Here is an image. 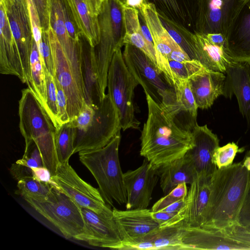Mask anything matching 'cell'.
Listing matches in <instances>:
<instances>
[{
  "label": "cell",
  "instance_id": "obj_11",
  "mask_svg": "<svg viewBox=\"0 0 250 250\" xmlns=\"http://www.w3.org/2000/svg\"><path fill=\"white\" fill-rule=\"evenodd\" d=\"M244 0H198L195 32L207 34L221 33L227 37Z\"/></svg>",
  "mask_w": 250,
  "mask_h": 250
},
{
  "label": "cell",
  "instance_id": "obj_9",
  "mask_svg": "<svg viewBox=\"0 0 250 250\" xmlns=\"http://www.w3.org/2000/svg\"><path fill=\"white\" fill-rule=\"evenodd\" d=\"M28 204L55 226L66 238H74L84 230L81 208L69 197L53 187L45 198H23Z\"/></svg>",
  "mask_w": 250,
  "mask_h": 250
},
{
  "label": "cell",
  "instance_id": "obj_59",
  "mask_svg": "<svg viewBox=\"0 0 250 250\" xmlns=\"http://www.w3.org/2000/svg\"><path fill=\"white\" fill-rule=\"evenodd\" d=\"M248 62H249L250 66V61H248Z\"/></svg>",
  "mask_w": 250,
  "mask_h": 250
},
{
  "label": "cell",
  "instance_id": "obj_4",
  "mask_svg": "<svg viewBox=\"0 0 250 250\" xmlns=\"http://www.w3.org/2000/svg\"><path fill=\"white\" fill-rule=\"evenodd\" d=\"M120 132L106 146L94 150L79 152L81 162L91 172L106 203L113 206L114 202L125 205L127 194L119 156Z\"/></svg>",
  "mask_w": 250,
  "mask_h": 250
},
{
  "label": "cell",
  "instance_id": "obj_40",
  "mask_svg": "<svg viewBox=\"0 0 250 250\" xmlns=\"http://www.w3.org/2000/svg\"><path fill=\"white\" fill-rule=\"evenodd\" d=\"M25 147L22 157L17 163L29 168L43 167L42 158L39 148L33 139L25 140Z\"/></svg>",
  "mask_w": 250,
  "mask_h": 250
},
{
  "label": "cell",
  "instance_id": "obj_43",
  "mask_svg": "<svg viewBox=\"0 0 250 250\" xmlns=\"http://www.w3.org/2000/svg\"><path fill=\"white\" fill-rule=\"evenodd\" d=\"M188 192L187 184H179L164 197L157 201L150 210L152 212L157 211L175 202L184 199L186 198Z\"/></svg>",
  "mask_w": 250,
  "mask_h": 250
},
{
  "label": "cell",
  "instance_id": "obj_44",
  "mask_svg": "<svg viewBox=\"0 0 250 250\" xmlns=\"http://www.w3.org/2000/svg\"><path fill=\"white\" fill-rule=\"evenodd\" d=\"M64 22L68 33L72 39L76 43L80 42V37L82 34L79 31L71 9L66 0H62Z\"/></svg>",
  "mask_w": 250,
  "mask_h": 250
},
{
  "label": "cell",
  "instance_id": "obj_5",
  "mask_svg": "<svg viewBox=\"0 0 250 250\" xmlns=\"http://www.w3.org/2000/svg\"><path fill=\"white\" fill-rule=\"evenodd\" d=\"M19 115V127L24 140L35 142L44 167L53 176L59 164L55 143L57 128L39 99L29 88L21 91Z\"/></svg>",
  "mask_w": 250,
  "mask_h": 250
},
{
  "label": "cell",
  "instance_id": "obj_17",
  "mask_svg": "<svg viewBox=\"0 0 250 250\" xmlns=\"http://www.w3.org/2000/svg\"><path fill=\"white\" fill-rule=\"evenodd\" d=\"M113 214L123 243L139 241L159 228L147 208L121 210L113 208Z\"/></svg>",
  "mask_w": 250,
  "mask_h": 250
},
{
  "label": "cell",
  "instance_id": "obj_54",
  "mask_svg": "<svg viewBox=\"0 0 250 250\" xmlns=\"http://www.w3.org/2000/svg\"><path fill=\"white\" fill-rule=\"evenodd\" d=\"M208 39L213 44L220 47H226V37L221 33H209L206 34Z\"/></svg>",
  "mask_w": 250,
  "mask_h": 250
},
{
  "label": "cell",
  "instance_id": "obj_39",
  "mask_svg": "<svg viewBox=\"0 0 250 250\" xmlns=\"http://www.w3.org/2000/svg\"><path fill=\"white\" fill-rule=\"evenodd\" d=\"M171 70L178 79L188 80L203 67L201 63L196 60L180 62L174 60H168Z\"/></svg>",
  "mask_w": 250,
  "mask_h": 250
},
{
  "label": "cell",
  "instance_id": "obj_10",
  "mask_svg": "<svg viewBox=\"0 0 250 250\" xmlns=\"http://www.w3.org/2000/svg\"><path fill=\"white\" fill-rule=\"evenodd\" d=\"M55 187L69 197L81 208L89 209L98 213H113L99 189L83 180L69 164L59 163L52 176Z\"/></svg>",
  "mask_w": 250,
  "mask_h": 250
},
{
  "label": "cell",
  "instance_id": "obj_32",
  "mask_svg": "<svg viewBox=\"0 0 250 250\" xmlns=\"http://www.w3.org/2000/svg\"><path fill=\"white\" fill-rule=\"evenodd\" d=\"M124 17L125 26L124 44H131L139 48L157 66L155 51L150 48L143 35L138 10L129 6H124Z\"/></svg>",
  "mask_w": 250,
  "mask_h": 250
},
{
  "label": "cell",
  "instance_id": "obj_19",
  "mask_svg": "<svg viewBox=\"0 0 250 250\" xmlns=\"http://www.w3.org/2000/svg\"><path fill=\"white\" fill-rule=\"evenodd\" d=\"M184 250H250V247L233 239L223 230L181 226Z\"/></svg>",
  "mask_w": 250,
  "mask_h": 250
},
{
  "label": "cell",
  "instance_id": "obj_57",
  "mask_svg": "<svg viewBox=\"0 0 250 250\" xmlns=\"http://www.w3.org/2000/svg\"><path fill=\"white\" fill-rule=\"evenodd\" d=\"M243 165L248 170L250 171V154L246 157Z\"/></svg>",
  "mask_w": 250,
  "mask_h": 250
},
{
  "label": "cell",
  "instance_id": "obj_34",
  "mask_svg": "<svg viewBox=\"0 0 250 250\" xmlns=\"http://www.w3.org/2000/svg\"><path fill=\"white\" fill-rule=\"evenodd\" d=\"M182 222L160 227L146 238L151 240L155 250H184L181 239Z\"/></svg>",
  "mask_w": 250,
  "mask_h": 250
},
{
  "label": "cell",
  "instance_id": "obj_51",
  "mask_svg": "<svg viewBox=\"0 0 250 250\" xmlns=\"http://www.w3.org/2000/svg\"><path fill=\"white\" fill-rule=\"evenodd\" d=\"M238 223L242 226H250V187L240 210Z\"/></svg>",
  "mask_w": 250,
  "mask_h": 250
},
{
  "label": "cell",
  "instance_id": "obj_52",
  "mask_svg": "<svg viewBox=\"0 0 250 250\" xmlns=\"http://www.w3.org/2000/svg\"><path fill=\"white\" fill-rule=\"evenodd\" d=\"M32 170L34 178L41 182L49 184L55 187V185L52 180L51 172L47 168L43 166L33 168Z\"/></svg>",
  "mask_w": 250,
  "mask_h": 250
},
{
  "label": "cell",
  "instance_id": "obj_12",
  "mask_svg": "<svg viewBox=\"0 0 250 250\" xmlns=\"http://www.w3.org/2000/svg\"><path fill=\"white\" fill-rule=\"evenodd\" d=\"M3 3L22 64L25 83L31 88L30 58L33 35L27 0H0Z\"/></svg>",
  "mask_w": 250,
  "mask_h": 250
},
{
  "label": "cell",
  "instance_id": "obj_25",
  "mask_svg": "<svg viewBox=\"0 0 250 250\" xmlns=\"http://www.w3.org/2000/svg\"><path fill=\"white\" fill-rule=\"evenodd\" d=\"M0 72L18 77L25 83L18 48L3 3L0 0Z\"/></svg>",
  "mask_w": 250,
  "mask_h": 250
},
{
  "label": "cell",
  "instance_id": "obj_27",
  "mask_svg": "<svg viewBox=\"0 0 250 250\" xmlns=\"http://www.w3.org/2000/svg\"><path fill=\"white\" fill-rule=\"evenodd\" d=\"M158 13L184 26L194 33L198 10V0H147Z\"/></svg>",
  "mask_w": 250,
  "mask_h": 250
},
{
  "label": "cell",
  "instance_id": "obj_50",
  "mask_svg": "<svg viewBox=\"0 0 250 250\" xmlns=\"http://www.w3.org/2000/svg\"><path fill=\"white\" fill-rule=\"evenodd\" d=\"M10 171L13 178L17 181L27 177H33L32 168L16 162L12 165Z\"/></svg>",
  "mask_w": 250,
  "mask_h": 250
},
{
  "label": "cell",
  "instance_id": "obj_47",
  "mask_svg": "<svg viewBox=\"0 0 250 250\" xmlns=\"http://www.w3.org/2000/svg\"><path fill=\"white\" fill-rule=\"evenodd\" d=\"M38 12L42 30L50 27V13L51 0H32Z\"/></svg>",
  "mask_w": 250,
  "mask_h": 250
},
{
  "label": "cell",
  "instance_id": "obj_48",
  "mask_svg": "<svg viewBox=\"0 0 250 250\" xmlns=\"http://www.w3.org/2000/svg\"><path fill=\"white\" fill-rule=\"evenodd\" d=\"M33 35L37 45L42 39V28L38 12L32 0H27Z\"/></svg>",
  "mask_w": 250,
  "mask_h": 250
},
{
  "label": "cell",
  "instance_id": "obj_41",
  "mask_svg": "<svg viewBox=\"0 0 250 250\" xmlns=\"http://www.w3.org/2000/svg\"><path fill=\"white\" fill-rule=\"evenodd\" d=\"M241 149L234 143H229L223 146H219L215 150L213 157L217 168L230 166L238 152Z\"/></svg>",
  "mask_w": 250,
  "mask_h": 250
},
{
  "label": "cell",
  "instance_id": "obj_15",
  "mask_svg": "<svg viewBox=\"0 0 250 250\" xmlns=\"http://www.w3.org/2000/svg\"><path fill=\"white\" fill-rule=\"evenodd\" d=\"M159 178L157 167L145 158L141 166L124 173L126 209L147 208Z\"/></svg>",
  "mask_w": 250,
  "mask_h": 250
},
{
  "label": "cell",
  "instance_id": "obj_22",
  "mask_svg": "<svg viewBox=\"0 0 250 250\" xmlns=\"http://www.w3.org/2000/svg\"><path fill=\"white\" fill-rule=\"evenodd\" d=\"M225 73L203 67L188 80L198 108H209L215 100L225 94Z\"/></svg>",
  "mask_w": 250,
  "mask_h": 250
},
{
  "label": "cell",
  "instance_id": "obj_13",
  "mask_svg": "<svg viewBox=\"0 0 250 250\" xmlns=\"http://www.w3.org/2000/svg\"><path fill=\"white\" fill-rule=\"evenodd\" d=\"M54 59L55 76L62 86L67 98V110L70 121L76 119L85 102L70 63L58 38L50 26L47 30Z\"/></svg>",
  "mask_w": 250,
  "mask_h": 250
},
{
  "label": "cell",
  "instance_id": "obj_30",
  "mask_svg": "<svg viewBox=\"0 0 250 250\" xmlns=\"http://www.w3.org/2000/svg\"><path fill=\"white\" fill-rule=\"evenodd\" d=\"M179 113L175 123L181 128L191 132L198 125V108L188 80L178 79L173 85Z\"/></svg>",
  "mask_w": 250,
  "mask_h": 250
},
{
  "label": "cell",
  "instance_id": "obj_35",
  "mask_svg": "<svg viewBox=\"0 0 250 250\" xmlns=\"http://www.w3.org/2000/svg\"><path fill=\"white\" fill-rule=\"evenodd\" d=\"M158 16L163 26L173 40L191 59L197 60L194 33L163 15L158 14Z\"/></svg>",
  "mask_w": 250,
  "mask_h": 250
},
{
  "label": "cell",
  "instance_id": "obj_24",
  "mask_svg": "<svg viewBox=\"0 0 250 250\" xmlns=\"http://www.w3.org/2000/svg\"><path fill=\"white\" fill-rule=\"evenodd\" d=\"M226 51L234 61H250V0L244 4L228 32Z\"/></svg>",
  "mask_w": 250,
  "mask_h": 250
},
{
  "label": "cell",
  "instance_id": "obj_55",
  "mask_svg": "<svg viewBox=\"0 0 250 250\" xmlns=\"http://www.w3.org/2000/svg\"><path fill=\"white\" fill-rule=\"evenodd\" d=\"M186 203L185 198L175 202L160 210L170 212H178L185 207Z\"/></svg>",
  "mask_w": 250,
  "mask_h": 250
},
{
  "label": "cell",
  "instance_id": "obj_53",
  "mask_svg": "<svg viewBox=\"0 0 250 250\" xmlns=\"http://www.w3.org/2000/svg\"><path fill=\"white\" fill-rule=\"evenodd\" d=\"M178 212H170L162 210L151 211L153 219L159 224L160 227L166 226L169 223Z\"/></svg>",
  "mask_w": 250,
  "mask_h": 250
},
{
  "label": "cell",
  "instance_id": "obj_21",
  "mask_svg": "<svg viewBox=\"0 0 250 250\" xmlns=\"http://www.w3.org/2000/svg\"><path fill=\"white\" fill-rule=\"evenodd\" d=\"M224 96H236L239 111L250 124V66L248 62L232 61L227 67Z\"/></svg>",
  "mask_w": 250,
  "mask_h": 250
},
{
  "label": "cell",
  "instance_id": "obj_18",
  "mask_svg": "<svg viewBox=\"0 0 250 250\" xmlns=\"http://www.w3.org/2000/svg\"><path fill=\"white\" fill-rule=\"evenodd\" d=\"M193 146L186 153L194 167L197 175L211 177L217 167L213 160L214 153L219 146L217 136L207 125H197L192 130Z\"/></svg>",
  "mask_w": 250,
  "mask_h": 250
},
{
  "label": "cell",
  "instance_id": "obj_58",
  "mask_svg": "<svg viewBox=\"0 0 250 250\" xmlns=\"http://www.w3.org/2000/svg\"><path fill=\"white\" fill-rule=\"evenodd\" d=\"M123 5V6H126L127 0H118Z\"/></svg>",
  "mask_w": 250,
  "mask_h": 250
},
{
  "label": "cell",
  "instance_id": "obj_7",
  "mask_svg": "<svg viewBox=\"0 0 250 250\" xmlns=\"http://www.w3.org/2000/svg\"><path fill=\"white\" fill-rule=\"evenodd\" d=\"M100 41L94 47L98 82L105 95L107 74L115 52L124 45V6L118 0H104L98 16Z\"/></svg>",
  "mask_w": 250,
  "mask_h": 250
},
{
  "label": "cell",
  "instance_id": "obj_45",
  "mask_svg": "<svg viewBox=\"0 0 250 250\" xmlns=\"http://www.w3.org/2000/svg\"><path fill=\"white\" fill-rule=\"evenodd\" d=\"M222 230L233 239L250 247V226L237 223Z\"/></svg>",
  "mask_w": 250,
  "mask_h": 250
},
{
  "label": "cell",
  "instance_id": "obj_56",
  "mask_svg": "<svg viewBox=\"0 0 250 250\" xmlns=\"http://www.w3.org/2000/svg\"><path fill=\"white\" fill-rule=\"evenodd\" d=\"M94 15L98 17L104 0H87Z\"/></svg>",
  "mask_w": 250,
  "mask_h": 250
},
{
  "label": "cell",
  "instance_id": "obj_36",
  "mask_svg": "<svg viewBox=\"0 0 250 250\" xmlns=\"http://www.w3.org/2000/svg\"><path fill=\"white\" fill-rule=\"evenodd\" d=\"M76 134V127L74 120L63 124L57 129L55 143L59 163L69 161L71 156L74 154Z\"/></svg>",
  "mask_w": 250,
  "mask_h": 250
},
{
  "label": "cell",
  "instance_id": "obj_16",
  "mask_svg": "<svg viewBox=\"0 0 250 250\" xmlns=\"http://www.w3.org/2000/svg\"><path fill=\"white\" fill-rule=\"evenodd\" d=\"M151 35L154 46L157 67L165 76L168 83L173 85L176 77L168 62L171 52L181 49L163 26L155 6L150 3L144 4L141 9Z\"/></svg>",
  "mask_w": 250,
  "mask_h": 250
},
{
  "label": "cell",
  "instance_id": "obj_28",
  "mask_svg": "<svg viewBox=\"0 0 250 250\" xmlns=\"http://www.w3.org/2000/svg\"><path fill=\"white\" fill-rule=\"evenodd\" d=\"M157 170L160 187L165 195L179 184L190 185L197 177L194 167L185 155L158 167Z\"/></svg>",
  "mask_w": 250,
  "mask_h": 250
},
{
  "label": "cell",
  "instance_id": "obj_14",
  "mask_svg": "<svg viewBox=\"0 0 250 250\" xmlns=\"http://www.w3.org/2000/svg\"><path fill=\"white\" fill-rule=\"evenodd\" d=\"M81 211L84 230L73 239L93 246L117 250L122 239L113 213H98L85 208H81Z\"/></svg>",
  "mask_w": 250,
  "mask_h": 250
},
{
  "label": "cell",
  "instance_id": "obj_38",
  "mask_svg": "<svg viewBox=\"0 0 250 250\" xmlns=\"http://www.w3.org/2000/svg\"><path fill=\"white\" fill-rule=\"evenodd\" d=\"M46 83V102L44 107L56 128L61 126L57 100V90L54 77L48 71H45Z\"/></svg>",
  "mask_w": 250,
  "mask_h": 250
},
{
  "label": "cell",
  "instance_id": "obj_6",
  "mask_svg": "<svg viewBox=\"0 0 250 250\" xmlns=\"http://www.w3.org/2000/svg\"><path fill=\"white\" fill-rule=\"evenodd\" d=\"M125 62L131 73L146 93L175 121L179 113L174 86L158 69L154 63L140 49L129 44L124 45Z\"/></svg>",
  "mask_w": 250,
  "mask_h": 250
},
{
  "label": "cell",
  "instance_id": "obj_49",
  "mask_svg": "<svg viewBox=\"0 0 250 250\" xmlns=\"http://www.w3.org/2000/svg\"><path fill=\"white\" fill-rule=\"evenodd\" d=\"M117 250H155L152 241L149 238L130 243H123L119 246Z\"/></svg>",
  "mask_w": 250,
  "mask_h": 250
},
{
  "label": "cell",
  "instance_id": "obj_46",
  "mask_svg": "<svg viewBox=\"0 0 250 250\" xmlns=\"http://www.w3.org/2000/svg\"><path fill=\"white\" fill-rule=\"evenodd\" d=\"M57 90V100L59 113V119L61 125L70 121L67 110V98L65 94L58 81L54 77Z\"/></svg>",
  "mask_w": 250,
  "mask_h": 250
},
{
  "label": "cell",
  "instance_id": "obj_1",
  "mask_svg": "<svg viewBox=\"0 0 250 250\" xmlns=\"http://www.w3.org/2000/svg\"><path fill=\"white\" fill-rule=\"evenodd\" d=\"M145 94L148 115L141 132L140 153L158 167L183 157L194 144L191 132L179 127L169 113Z\"/></svg>",
  "mask_w": 250,
  "mask_h": 250
},
{
  "label": "cell",
  "instance_id": "obj_8",
  "mask_svg": "<svg viewBox=\"0 0 250 250\" xmlns=\"http://www.w3.org/2000/svg\"><path fill=\"white\" fill-rule=\"evenodd\" d=\"M139 83L125 62L121 48L114 53L107 74L108 93L119 113L121 128L139 129L140 122L135 115L134 91Z\"/></svg>",
  "mask_w": 250,
  "mask_h": 250
},
{
  "label": "cell",
  "instance_id": "obj_2",
  "mask_svg": "<svg viewBox=\"0 0 250 250\" xmlns=\"http://www.w3.org/2000/svg\"><path fill=\"white\" fill-rule=\"evenodd\" d=\"M250 187V171L241 163L217 168L210 178V193L200 227L222 230L238 223Z\"/></svg>",
  "mask_w": 250,
  "mask_h": 250
},
{
  "label": "cell",
  "instance_id": "obj_33",
  "mask_svg": "<svg viewBox=\"0 0 250 250\" xmlns=\"http://www.w3.org/2000/svg\"><path fill=\"white\" fill-rule=\"evenodd\" d=\"M31 80L30 89L44 107L46 102V83L44 66L41 60L37 43L33 39L30 58Z\"/></svg>",
  "mask_w": 250,
  "mask_h": 250
},
{
  "label": "cell",
  "instance_id": "obj_29",
  "mask_svg": "<svg viewBox=\"0 0 250 250\" xmlns=\"http://www.w3.org/2000/svg\"><path fill=\"white\" fill-rule=\"evenodd\" d=\"M194 40L197 60L207 69L225 73L233 61L226 49L212 43L206 34L194 32Z\"/></svg>",
  "mask_w": 250,
  "mask_h": 250
},
{
  "label": "cell",
  "instance_id": "obj_20",
  "mask_svg": "<svg viewBox=\"0 0 250 250\" xmlns=\"http://www.w3.org/2000/svg\"><path fill=\"white\" fill-rule=\"evenodd\" d=\"M50 26L54 31L72 68L84 97V88L80 64V42H75L69 36L65 27L62 0H51Z\"/></svg>",
  "mask_w": 250,
  "mask_h": 250
},
{
  "label": "cell",
  "instance_id": "obj_42",
  "mask_svg": "<svg viewBox=\"0 0 250 250\" xmlns=\"http://www.w3.org/2000/svg\"><path fill=\"white\" fill-rule=\"evenodd\" d=\"M37 46L45 71H48L54 77L55 64L47 31L42 30V39Z\"/></svg>",
  "mask_w": 250,
  "mask_h": 250
},
{
  "label": "cell",
  "instance_id": "obj_31",
  "mask_svg": "<svg viewBox=\"0 0 250 250\" xmlns=\"http://www.w3.org/2000/svg\"><path fill=\"white\" fill-rule=\"evenodd\" d=\"M66 0L79 31L94 48L100 41L98 17L93 13L87 0Z\"/></svg>",
  "mask_w": 250,
  "mask_h": 250
},
{
  "label": "cell",
  "instance_id": "obj_3",
  "mask_svg": "<svg viewBox=\"0 0 250 250\" xmlns=\"http://www.w3.org/2000/svg\"><path fill=\"white\" fill-rule=\"evenodd\" d=\"M74 153L106 146L122 129L118 109L107 93L96 105L84 102L75 120Z\"/></svg>",
  "mask_w": 250,
  "mask_h": 250
},
{
  "label": "cell",
  "instance_id": "obj_26",
  "mask_svg": "<svg viewBox=\"0 0 250 250\" xmlns=\"http://www.w3.org/2000/svg\"><path fill=\"white\" fill-rule=\"evenodd\" d=\"M80 50L84 100L89 105H96L105 96L102 94L98 82L94 48L83 35L80 37Z\"/></svg>",
  "mask_w": 250,
  "mask_h": 250
},
{
  "label": "cell",
  "instance_id": "obj_37",
  "mask_svg": "<svg viewBox=\"0 0 250 250\" xmlns=\"http://www.w3.org/2000/svg\"><path fill=\"white\" fill-rule=\"evenodd\" d=\"M17 187L15 193L23 198L41 200L47 197L55 186L34 177H27L18 181Z\"/></svg>",
  "mask_w": 250,
  "mask_h": 250
},
{
  "label": "cell",
  "instance_id": "obj_23",
  "mask_svg": "<svg viewBox=\"0 0 250 250\" xmlns=\"http://www.w3.org/2000/svg\"><path fill=\"white\" fill-rule=\"evenodd\" d=\"M211 177L197 175L190 185L186 205L180 211L183 226L199 227L203 224L209 199Z\"/></svg>",
  "mask_w": 250,
  "mask_h": 250
}]
</instances>
